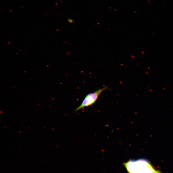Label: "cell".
<instances>
[{
	"mask_svg": "<svg viewBox=\"0 0 173 173\" xmlns=\"http://www.w3.org/2000/svg\"><path fill=\"white\" fill-rule=\"evenodd\" d=\"M123 165L129 173H161L155 169L150 162L145 159L130 160Z\"/></svg>",
	"mask_w": 173,
	"mask_h": 173,
	"instance_id": "1",
	"label": "cell"
},
{
	"mask_svg": "<svg viewBox=\"0 0 173 173\" xmlns=\"http://www.w3.org/2000/svg\"><path fill=\"white\" fill-rule=\"evenodd\" d=\"M108 89L109 90L107 86H105L102 89L88 93L84 99L81 105L75 109V111H77L84 107L92 105L96 102L102 92Z\"/></svg>",
	"mask_w": 173,
	"mask_h": 173,
	"instance_id": "2",
	"label": "cell"
},
{
	"mask_svg": "<svg viewBox=\"0 0 173 173\" xmlns=\"http://www.w3.org/2000/svg\"><path fill=\"white\" fill-rule=\"evenodd\" d=\"M68 21L70 23H74V21L71 19H69L68 20Z\"/></svg>",
	"mask_w": 173,
	"mask_h": 173,
	"instance_id": "3",
	"label": "cell"
}]
</instances>
